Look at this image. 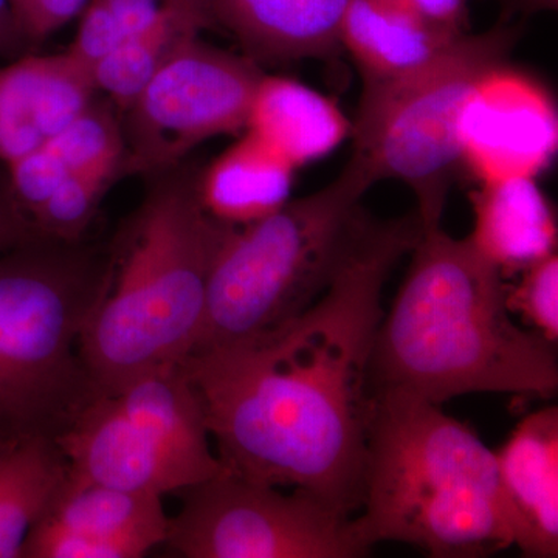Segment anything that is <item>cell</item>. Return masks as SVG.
<instances>
[{
	"instance_id": "10",
	"label": "cell",
	"mask_w": 558,
	"mask_h": 558,
	"mask_svg": "<svg viewBox=\"0 0 558 558\" xmlns=\"http://www.w3.org/2000/svg\"><path fill=\"white\" fill-rule=\"evenodd\" d=\"M458 143L462 168L478 183L537 179L557 154L556 101L538 80L502 62L465 98Z\"/></svg>"
},
{
	"instance_id": "31",
	"label": "cell",
	"mask_w": 558,
	"mask_h": 558,
	"mask_svg": "<svg viewBox=\"0 0 558 558\" xmlns=\"http://www.w3.org/2000/svg\"><path fill=\"white\" fill-rule=\"evenodd\" d=\"M501 16L499 20L513 22L515 17L526 20L545 11H556L558 0H497Z\"/></svg>"
},
{
	"instance_id": "16",
	"label": "cell",
	"mask_w": 558,
	"mask_h": 558,
	"mask_svg": "<svg viewBox=\"0 0 558 558\" xmlns=\"http://www.w3.org/2000/svg\"><path fill=\"white\" fill-rule=\"evenodd\" d=\"M470 241L506 279L557 252V218L535 179L480 183Z\"/></svg>"
},
{
	"instance_id": "2",
	"label": "cell",
	"mask_w": 558,
	"mask_h": 558,
	"mask_svg": "<svg viewBox=\"0 0 558 558\" xmlns=\"http://www.w3.org/2000/svg\"><path fill=\"white\" fill-rule=\"evenodd\" d=\"M410 255L405 281L374 337L371 395L398 392L436 405L473 392L556 396V344L515 325L506 278L470 238L429 227Z\"/></svg>"
},
{
	"instance_id": "11",
	"label": "cell",
	"mask_w": 558,
	"mask_h": 558,
	"mask_svg": "<svg viewBox=\"0 0 558 558\" xmlns=\"http://www.w3.org/2000/svg\"><path fill=\"white\" fill-rule=\"evenodd\" d=\"M54 440L70 472L138 494L163 497L219 475L131 421L113 396L92 399Z\"/></svg>"
},
{
	"instance_id": "15",
	"label": "cell",
	"mask_w": 558,
	"mask_h": 558,
	"mask_svg": "<svg viewBox=\"0 0 558 558\" xmlns=\"http://www.w3.org/2000/svg\"><path fill=\"white\" fill-rule=\"evenodd\" d=\"M464 33L433 24L396 0H349L340 46L357 64L363 86H374L424 68Z\"/></svg>"
},
{
	"instance_id": "18",
	"label": "cell",
	"mask_w": 558,
	"mask_h": 558,
	"mask_svg": "<svg viewBox=\"0 0 558 558\" xmlns=\"http://www.w3.org/2000/svg\"><path fill=\"white\" fill-rule=\"evenodd\" d=\"M245 131L296 170L339 148L351 134V123L336 102L306 84L263 75Z\"/></svg>"
},
{
	"instance_id": "6",
	"label": "cell",
	"mask_w": 558,
	"mask_h": 558,
	"mask_svg": "<svg viewBox=\"0 0 558 558\" xmlns=\"http://www.w3.org/2000/svg\"><path fill=\"white\" fill-rule=\"evenodd\" d=\"M110 260L32 240L0 253V440L57 439L97 398L80 339Z\"/></svg>"
},
{
	"instance_id": "1",
	"label": "cell",
	"mask_w": 558,
	"mask_h": 558,
	"mask_svg": "<svg viewBox=\"0 0 558 558\" xmlns=\"http://www.w3.org/2000/svg\"><path fill=\"white\" fill-rule=\"evenodd\" d=\"M422 231L417 211L369 216L310 310L256 339L183 360L223 468L271 486L303 488L348 515L362 508L369 360L384 317L381 292Z\"/></svg>"
},
{
	"instance_id": "26",
	"label": "cell",
	"mask_w": 558,
	"mask_h": 558,
	"mask_svg": "<svg viewBox=\"0 0 558 558\" xmlns=\"http://www.w3.org/2000/svg\"><path fill=\"white\" fill-rule=\"evenodd\" d=\"M517 284H508L506 304L510 314H519L529 328L543 339L558 340V256L546 258L520 271Z\"/></svg>"
},
{
	"instance_id": "30",
	"label": "cell",
	"mask_w": 558,
	"mask_h": 558,
	"mask_svg": "<svg viewBox=\"0 0 558 558\" xmlns=\"http://www.w3.org/2000/svg\"><path fill=\"white\" fill-rule=\"evenodd\" d=\"M35 240V233L25 222L20 208L0 196V253Z\"/></svg>"
},
{
	"instance_id": "25",
	"label": "cell",
	"mask_w": 558,
	"mask_h": 558,
	"mask_svg": "<svg viewBox=\"0 0 558 558\" xmlns=\"http://www.w3.org/2000/svg\"><path fill=\"white\" fill-rule=\"evenodd\" d=\"M121 172V168L69 172L46 204L33 215L39 233L69 244L78 240L89 226L102 194Z\"/></svg>"
},
{
	"instance_id": "24",
	"label": "cell",
	"mask_w": 558,
	"mask_h": 558,
	"mask_svg": "<svg viewBox=\"0 0 558 558\" xmlns=\"http://www.w3.org/2000/svg\"><path fill=\"white\" fill-rule=\"evenodd\" d=\"M69 172L121 168L124 137L110 106L92 100L68 126L47 142Z\"/></svg>"
},
{
	"instance_id": "20",
	"label": "cell",
	"mask_w": 558,
	"mask_h": 558,
	"mask_svg": "<svg viewBox=\"0 0 558 558\" xmlns=\"http://www.w3.org/2000/svg\"><path fill=\"white\" fill-rule=\"evenodd\" d=\"M112 396L131 421L170 449L211 472L226 470L209 447L204 407L182 363L146 371Z\"/></svg>"
},
{
	"instance_id": "19",
	"label": "cell",
	"mask_w": 558,
	"mask_h": 558,
	"mask_svg": "<svg viewBox=\"0 0 558 558\" xmlns=\"http://www.w3.org/2000/svg\"><path fill=\"white\" fill-rule=\"evenodd\" d=\"M295 168L245 132L197 180L205 209L231 227H244L290 201Z\"/></svg>"
},
{
	"instance_id": "29",
	"label": "cell",
	"mask_w": 558,
	"mask_h": 558,
	"mask_svg": "<svg viewBox=\"0 0 558 558\" xmlns=\"http://www.w3.org/2000/svg\"><path fill=\"white\" fill-rule=\"evenodd\" d=\"M433 24L468 32L470 0H396Z\"/></svg>"
},
{
	"instance_id": "21",
	"label": "cell",
	"mask_w": 558,
	"mask_h": 558,
	"mask_svg": "<svg viewBox=\"0 0 558 558\" xmlns=\"http://www.w3.org/2000/svg\"><path fill=\"white\" fill-rule=\"evenodd\" d=\"M68 473L53 438L0 440V558H21L28 532L46 515Z\"/></svg>"
},
{
	"instance_id": "5",
	"label": "cell",
	"mask_w": 558,
	"mask_h": 558,
	"mask_svg": "<svg viewBox=\"0 0 558 558\" xmlns=\"http://www.w3.org/2000/svg\"><path fill=\"white\" fill-rule=\"evenodd\" d=\"M374 183L351 156L329 185L234 227L209 275L204 322L191 352L244 343L310 310L365 229L369 215L362 199Z\"/></svg>"
},
{
	"instance_id": "22",
	"label": "cell",
	"mask_w": 558,
	"mask_h": 558,
	"mask_svg": "<svg viewBox=\"0 0 558 558\" xmlns=\"http://www.w3.org/2000/svg\"><path fill=\"white\" fill-rule=\"evenodd\" d=\"M213 27L202 0H170L157 20L124 40L90 69L95 89L121 110L130 108L149 80L185 40Z\"/></svg>"
},
{
	"instance_id": "14",
	"label": "cell",
	"mask_w": 558,
	"mask_h": 558,
	"mask_svg": "<svg viewBox=\"0 0 558 558\" xmlns=\"http://www.w3.org/2000/svg\"><path fill=\"white\" fill-rule=\"evenodd\" d=\"M253 61L329 60L341 50L349 0H202Z\"/></svg>"
},
{
	"instance_id": "4",
	"label": "cell",
	"mask_w": 558,
	"mask_h": 558,
	"mask_svg": "<svg viewBox=\"0 0 558 558\" xmlns=\"http://www.w3.org/2000/svg\"><path fill=\"white\" fill-rule=\"evenodd\" d=\"M191 174L154 186L110 260L108 289L80 339L98 396L189 357L204 322L209 275L234 227L205 209Z\"/></svg>"
},
{
	"instance_id": "7",
	"label": "cell",
	"mask_w": 558,
	"mask_h": 558,
	"mask_svg": "<svg viewBox=\"0 0 558 558\" xmlns=\"http://www.w3.org/2000/svg\"><path fill=\"white\" fill-rule=\"evenodd\" d=\"M520 22L499 20L457 40L424 68L363 86L351 124L352 156L376 182L399 180L413 191L422 227L440 226L447 194L461 165L458 121L476 81L508 61Z\"/></svg>"
},
{
	"instance_id": "17",
	"label": "cell",
	"mask_w": 558,
	"mask_h": 558,
	"mask_svg": "<svg viewBox=\"0 0 558 558\" xmlns=\"http://www.w3.org/2000/svg\"><path fill=\"white\" fill-rule=\"evenodd\" d=\"M39 521L94 538L119 558H138L167 539L168 519L159 495L105 486L70 472Z\"/></svg>"
},
{
	"instance_id": "3",
	"label": "cell",
	"mask_w": 558,
	"mask_h": 558,
	"mask_svg": "<svg viewBox=\"0 0 558 558\" xmlns=\"http://www.w3.org/2000/svg\"><path fill=\"white\" fill-rule=\"evenodd\" d=\"M360 509L373 546L409 543L433 558L513 546L495 451L440 405L398 392L373 395Z\"/></svg>"
},
{
	"instance_id": "32",
	"label": "cell",
	"mask_w": 558,
	"mask_h": 558,
	"mask_svg": "<svg viewBox=\"0 0 558 558\" xmlns=\"http://www.w3.org/2000/svg\"><path fill=\"white\" fill-rule=\"evenodd\" d=\"M0 31L9 33L13 38H16V35H21L11 0H0Z\"/></svg>"
},
{
	"instance_id": "9",
	"label": "cell",
	"mask_w": 558,
	"mask_h": 558,
	"mask_svg": "<svg viewBox=\"0 0 558 558\" xmlns=\"http://www.w3.org/2000/svg\"><path fill=\"white\" fill-rule=\"evenodd\" d=\"M263 75L252 58L185 40L124 110L123 171H167L201 143L244 131Z\"/></svg>"
},
{
	"instance_id": "27",
	"label": "cell",
	"mask_w": 558,
	"mask_h": 558,
	"mask_svg": "<svg viewBox=\"0 0 558 558\" xmlns=\"http://www.w3.org/2000/svg\"><path fill=\"white\" fill-rule=\"evenodd\" d=\"M9 170L14 201L32 215L46 204L69 175L68 168L47 143L11 161Z\"/></svg>"
},
{
	"instance_id": "8",
	"label": "cell",
	"mask_w": 558,
	"mask_h": 558,
	"mask_svg": "<svg viewBox=\"0 0 558 558\" xmlns=\"http://www.w3.org/2000/svg\"><path fill=\"white\" fill-rule=\"evenodd\" d=\"M179 494L165 543L182 557L359 558L373 548L359 517L303 488L282 494L226 469Z\"/></svg>"
},
{
	"instance_id": "28",
	"label": "cell",
	"mask_w": 558,
	"mask_h": 558,
	"mask_svg": "<svg viewBox=\"0 0 558 558\" xmlns=\"http://www.w3.org/2000/svg\"><path fill=\"white\" fill-rule=\"evenodd\" d=\"M89 0H11L22 36L43 40L86 9Z\"/></svg>"
},
{
	"instance_id": "13",
	"label": "cell",
	"mask_w": 558,
	"mask_h": 558,
	"mask_svg": "<svg viewBox=\"0 0 558 558\" xmlns=\"http://www.w3.org/2000/svg\"><path fill=\"white\" fill-rule=\"evenodd\" d=\"M513 524V546L529 558L558 556V410L546 407L517 425L495 451Z\"/></svg>"
},
{
	"instance_id": "23",
	"label": "cell",
	"mask_w": 558,
	"mask_h": 558,
	"mask_svg": "<svg viewBox=\"0 0 558 558\" xmlns=\"http://www.w3.org/2000/svg\"><path fill=\"white\" fill-rule=\"evenodd\" d=\"M170 0H89L68 51L87 69L149 27Z\"/></svg>"
},
{
	"instance_id": "33",
	"label": "cell",
	"mask_w": 558,
	"mask_h": 558,
	"mask_svg": "<svg viewBox=\"0 0 558 558\" xmlns=\"http://www.w3.org/2000/svg\"><path fill=\"white\" fill-rule=\"evenodd\" d=\"M13 39V36H10L9 33L0 31V49H2L3 46H7V44Z\"/></svg>"
},
{
	"instance_id": "12",
	"label": "cell",
	"mask_w": 558,
	"mask_h": 558,
	"mask_svg": "<svg viewBox=\"0 0 558 558\" xmlns=\"http://www.w3.org/2000/svg\"><path fill=\"white\" fill-rule=\"evenodd\" d=\"M97 94L90 70L64 51L0 68V161L49 142Z\"/></svg>"
}]
</instances>
